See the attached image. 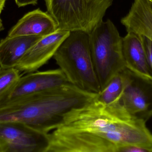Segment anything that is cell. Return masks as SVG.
Returning <instances> with one entry per match:
<instances>
[{"mask_svg":"<svg viewBox=\"0 0 152 152\" xmlns=\"http://www.w3.org/2000/svg\"><path fill=\"white\" fill-rule=\"evenodd\" d=\"M96 96L66 113L46 134L45 152H119L126 146L152 152L146 122L130 118L120 101L104 104Z\"/></svg>","mask_w":152,"mask_h":152,"instance_id":"1","label":"cell"},{"mask_svg":"<svg viewBox=\"0 0 152 152\" xmlns=\"http://www.w3.org/2000/svg\"><path fill=\"white\" fill-rule=\"evenodd\" d=\"M70 83L0 103V122H18L47 134L71 110L97 95Z\"/></svg>","mask_w":152,"mask_h":152,"instance_id":"2","label":"cell"},{"mask_svg":"<svg viewBox=\"0 0 152 152\" xmlns=\"http://www.w3.org/2000/svg\"><path fill=\"white\" fill-rule=\"evenodd\" d=\"M53 58L70 84L90 93L101 92L91 56L88 33L70 32Z\"/></svg>","mask_w":152,"mask_h":152,"instance_id":"3","label":"cell"},{"mask_svg":"<svg viewBox=\"0 0 152 152\" xmlns=\"http://www.w3.org/2000/svg\"><path fill=\"white\" fill-rule=\"evenodd\" d=\"M89 35L91 56L102 91L117 73L126 68L122 37L110 19L101 21Z\"/></svg>","mask_w":152,"mask_h":152,"instance_id":"4","label":"cell"},{"mask_svg":"<svg viewBox=\"0 0 152 152\" xmlns=\"http://www.w3.org/2000/svg\"><path fill=\"white\" fill-rule=\"evenodd\" d=\"M59 29L89 33L102 21L113 0H44Z\"/></svg>","mask_w":152,"mask_h":152,"instance_id":"5","label":"cell"},{"mask_svg":"<svg viewBox=\"0 0 152 152\" xmlns=\"http://www.w3.org/2000/svg\"><path fill=\"white\" fill-rule=\"evenodd\" d=\"M47 134L18 122H0V145L4 152H45Z\"/></svg>","mask_w":152,"mask_h":152,"instance_id":"6","label":"cell"},{"mask_svg":"<svg viewBox=\"0 0 152 152\" xmlns=\"http://www.w3.org/2000/svg\"><path fill=\"white\" fill-rule=\"evenodd\" d=\"M127 71L128 82L120 103L130 118L146 122L152 117V80Z\"/></svg>","mask_w":152,"mask_h":152,"instance_id":"7","label":"cell"},{"mask_svg":"<svg viewBox=\"0 0 152 152\" xmlns=\"http://www.w3.org/2000/svg\"><path fill=\"white\" fill-rule=\"evenodd\" d=\"M70 32L58 29L42 37L32 46L20 60L16 68L20 72L37 71L53 58L57 50Z\"/></svg>","mask_w":152,"mask_h":152,"instance_id":"8","label":"cell"},{"mask_svg":"<svg viewBox=\"0 0 152 152\" xmlns=\"http://www.w3.org/2000/svg\"><path fill=\"white\" fill-rule=\"evenodd\" d=\"M68 83H70L59 68L30 72L20 76L7 99L33 94Z\"/></svg>","mask_w":152,"mask_h":152,"instance_id":"9","label":"cell"},{"mask_svg":"<svg viewBox=\"0 0 152 152\" xmlns=\"http://www.w3.org/2000/svg\"><path fill=\"white\" fill-rule=\"evenodd\" d=\"M59 29L54 19L48 12L40 9L25 14L8 33L9 36H46Z\"/></svg>","mask_w":152,"mask_h":152,"instance_id":"10","label":"cell"},{"mask_svg":"<svg viewBox=\"0 0 152 152\" xmlns=\"http://www.w3.org/2000/svg\"><path fill=\"white\" fill-rule=\"evenodd\" d=\"M122 53L126 68L132 72L152 80L144 47L139 35L127 32L122 37Z\"/></svg>","mask_w":152,"mask_h":152,"instance_id":"11","label":"cell"},{"mask_svg":"<svg viewBox=\"0 0 152 152\" xmlns=\"http://www.w3.org/2000/svg\"><path fill=\"white\" fill-rule=\"evenodd\" d=\"M121 24L127 32L143 35L152 42V5L151 0H134Z\"/></svg>","mask_w":152,"mask_h":152,"instance_id":"12","label":"cell"},{"mask_svg":"<svg viewBox=\"0 0 152 152\" xmlns=\"http://www.w3.org/2000/svg\"><path fill=\"white\" fill-rule=\"evenodd\" d=\"M43 37L38 36H7L0 41V67L16 68L27 51Z\"/></svg>","mask_w":152,"mask_h":152,"instance_id":"13","label":"cell"},{"mask_svg":"<svg viewBox=\"0 0 152 152\" xmlns=\"http://www.w3.org/2000/svg\"><path fill=\"white\" fill-rule=\"evenodd\" d=\"M127 69L117 73L106 86L97 94L96 98L104 104H109L120 101L128 82Z\"/></svg>","mask_w":152,"mask_h":152,"instance_id":"14","label":"cell"},{"mask_svg":"<svg viewBox=\"0 0 152 152\" xmlns=\"http://www.w3.org/2000/svg\"><path fill=\"white\" fill-rule=\"evenodd\" d=\"M21 76L16 68L0 67V103L9 97Z\"/></svg>","mask_w":152,"mask_h":152,"instance_id":"15","label":"cell"},{"mask_svg":"<svg viewBox=\"0 0 152 152\" xmlns=\"http://www.w3.org/2000/svg\"><path fill=\"white\" fill-rule=\"evenodd\" d=\"M139 35L144 47L148 68L152 75V42L145 36Z\"/></svg>","mask_w":152,"mask_h":152,"instance_id":"16","label":"cell"},{"mask_svg":"<svg viewBox=\"0 0 152 152\" xmlns=\"http://www.w3.org/2000/svg\"><path fill=\"white\" fill-rule=\"evenodd\" d=\"M119 152H148L146 150L135 146H126L120 149Z\"/></svg>","mask_w":152,"mask_h":152,"instance_id":"17","label":"cell"},{"mask_svg":"<svg viewBox=\"0 0 152 152\" xmlns=\"http://www.w3.org/2000/svg\"><path fill=\"white\" fill-rule=\"evenodd\" d=\"M18 7H24L27 5H36L37 4L38 0H14Z\"/></svg>","mask_w":152,"mask_h":152,"instance_id":"18","label":"cell"},{"mask_svg":"<svg viewBox=\"0 0 152 152\" xmlns=\"http://www.w3.org/2000/svg\"><path fill=\"white\" fill-rule=\"evenodd\" d=\"M5 2V0H0V16L4 8Z\"/></svg>","mask_w":152,"mask_h":152,"instance_id":"19","label":"cell"},{"mask_svg":"<svg viewBox=\"0 0 152 152\" xmlns=\"http://www.w3.org/2000/svg\"><path fill=\"white\" fill-rule=\"evenodd\" d=\"M3 29V26L2 21L0 18V30H1Z\"/></svg>","mask_w":152,"mask_h":152,"instance_id":"20","label":"cell"},{"mask_svg":"<svg viewBox=\"0 0 152 152\" xmlns=\"http://www.w3.org/2000/svg\"><path fill=\"white\" fill-rule=\"evenodd\" d=\"M0 152H4L3 148H2L1 145H0Z\"/></svg>","mask_w":152,"mask_h":152,"instance_id":"21","label":"cell"},{"mask_svg":"<svg viewBox=\"0 0 152 152\" xmlns=\"http://www.w3.org/2000/svg\"><path fill=\"white\" fill-rule=\"evenodd\" d=\"M151 2L152 5V0H151Z\"/></svg>","mask_w":152,"mask_h":152,"instance_id":"22","label":"cell"}]
</instances>
